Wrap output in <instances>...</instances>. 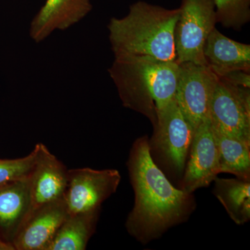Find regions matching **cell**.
I'll list each match as a JSON object with an SVG mask.
<instances>
[{"label": "cell", "mask_w": 250, "mask_h": 250, "mask_svg": "<svg viewBox=\"0 0 250 250\" xmlns=\"http://www.w3.org/2000/svg\"><path fill=\"white\" fill-rule=\"evenodd\" d=\"M213 194L236 225H243L250 220V181L223 179L218 177Z\"/></svg>", "instance_id": "e0dca14e"}, {"label": "cell", "mask_w": 250, "mask_h": 250, "mask_svg": "<svg viewBox=\"0 0 250 250\" xmlns=\"http://www.w3.org/2000/svg\"><path fill=\"white\" fill-rule=\"evenodd\" d=\"M220 78L223 79L231 84L250 88V72L236 70L229 72Z\"/></svg>", "instance_id": "ffe728a7"}, {"label": "cell", "mask_w": 250, "mask_h": 250, "mask_svg": "<svg viewBox=\"0 0 250 250\" xmlns=\"http://www.w3.org/2000/svg\"><path fill=\"white\" fill-rule=\"evenodd\" d=\"M212 125L235 139L250 143V90L218 77L210 108Z\"/></svg>", "instance_id": "ba28073f"}, {"label": "cell", "mask_w": 250, "mask_h": 250, "mask_svg": "<svg viewBox=\"0 0 250 250\" xmlns=\"http://www.w3.org/2000/svg\"><path fill=\"white\" fill-rule=\"evenodd\" d=\"M101 208L67 215L47 250H84L96 229Z\"/></svg>", "instance_id": "9a60e30c"}, {"label": "cell", "mask_w": 250, "mask_h": 250, "mask_svg": "<svg viewBox=\"0 0 250 250\" xmlns=\"http://www.w3.org/2000/svg\"><path fill=\"white\" fill-rule=\"evenodd\" d=\"M174 30L177 63L208 65L204 47L217 22L214 0H182Z\"/></svg>", "instance_id": "5b68a950"}, {"label": "cell", "mask_w": 250, "mask_h": 250, "mask_svg": "<svg viewBox=\"0 0 250 250\" xmlns=\"http://www.w3.org/2000/svg\"><path fill=\"white\" fill-rule=\"evenodd\" d=\"M220 173L218 152L210 116L197 126L179 188L193 193L208 187Z\"/></svg>", "instance_id": "9c48e42d"}, {"label": "cell", "mask_w": 250, "mask_h": 250, "mask_svg": "<svg viewBox=\"0 0 250 250\" xmlns=\"http://www.w3.org/2000/svg\"><path fill=\"white\" fill-rule=\"evenodd\" d=\"M14 246L8 242H4L0 238V250H14Z\"/></svg>", "instance_id": "44dd1931"}, {"label": "cell", "mask_w": 250, "mask_h": 250, "mask_svg": "<svg viewBox=\"0 0 250 250\" xmlns=\"http://www.w3.org/2000/svg\"><path fill=\"white\" fill-rule=\"evenodd\" d=\"M217 22L240 30L250 21V0H214Z\"/></svg>", "instance_id": "ac0fdd59"}, {"label": "cell", "mask_w": 250, "mask_h": 250, "mask_svg": "<svg viewBox=\"0 0 250 250\" xmlns=\"http://www.w3.org/2000/svg\"><path fill=\"white\" fill-rule=\"evenodd\" d=\"M149 139L152 160L166 176L182 179L195 130L187 121L175 99L157 115Z\"/></svg>", "instance_id": "277c9868"}, {"label": "cell", "mask_w": 250, "mask_h": 250, "mask_svg": "<svg viewBox=\"0 0 250 250\" xmlns=\"http://www.w3.org/2000/svg\"><path fill=\"white\" fill-rule=\"evenodd\" d=\"M179 64L175 100L193 129L210 116V103L218 77L208 65Z\"/></svg>", "instance_id": "8992f818"}, {"label": "cell", "mask_w": 250, "mask_h": 250, "mask_svg": "<svg viewBox=\"0 0 250 250\" xmlns=\"http://www.w3.org/2000/svg\"><path fill=\"white\" fill-rule=\"evenodd\" d=\"M121 181V173L116 169L68 170L64 197L69 213L101 208L103 202L116 192Z\"/></svg>", "instance_id": "52a82bcc"}, {"label": "cell", "mask_w": 250, "mask_h": 250, "mask_svg": "<svg viewBox=\"0 0 250 250\" xmlns=\"http://www.w3.org/2000/svg\"><path fill=\"white\" fill-rule=\"evenodd\" d=\"M212 124V123H211ZM218 152L220 173L250 181V143L225 134L212 125Z\"/></svg>", "instance_id": "2e32d148"}, {"label": "cell", "mask_w": 250, "mask_h": 250, "mask_svg": "<svg viewBox=\"0 0 250 250\" xmlns=\"http://www.w3.org/2000/svg\"><path fill=\"white\" fill-rule=\"evenodd\" d=\"M204 55L218 77L236 70L250 72V45L229 39L215 27L206 41Z\"/></svg>", "instance_id": "4fadbf2b"}, {"label": "cell", "mask_w": 250, "mask_h": 250, "mask_svg": "<svg viewBox=\"0 0 250 250\" xmlns=\"http://www.w3.org/2000/svg\"><path fill=\"white\" fill-rule=\"evenodd\" d=\"M69 215L65 197L47 204L36 211L15 237L17 250H47L62 224Z\"/></svg>", "instance_id": "8fae6325"}, {"label": "cell", "mask_w": 250, "mask_h": 250, "mask_svg": "<svg viewBox=\"0 0 250 250\" xmlns=\"http://www.w3.org/2000/svg\"><path fill=\"white\" fill-rule=\"evenodd\" d=\"M35 148L28 155L14 159H0V186L30 175L35 164Z\"/></svg>", "instance_id": "d6986e66"}, {"label": "cell", "mask_w": 250, "mask_h": 250, "mask_svg": "<svg viewBox=\"0 0 250 250\" xmlns=\"http://www.w3.org/2000/svg\"><path fill=\"white\" fill-rule=\"evenodd\" d=\"M149 138L141 136L130 149L126 166L135 200L125 228L142 244L159 239L188 221L197 207L193 193L174 187L151 157Z\"/></svg>", "instance_id": "6da1fadb"}, {"label": "cell", "mask_w": 250, "mask_h": 250, "mask_svg": "<svg viewBox=\"0 0 250 250\" xmlns=\"http://www.w3.org/2000/svg\"><path fill=\"white\" fill-rule=\"evenodd\" d=\"M180 8L167 9L139 1L121 18L108 24L115 58L177 62L174 30Z\"/></svg>", "instance_id": "7a4b0ae2"}, {"label": "cell", "mask_w": 250, "mask_h": 250, "mask_svg": "<svg viewBox=\"0 0 250 250\" xmlns=\"http://www.w3.org/2000/svg\"><path fill=\"white\" fill-rule=\"evenodd\" d=\"M92 8L90 0H46L31 21L29 36L40 42L54 31L65 30L80 22Z\"/></svg>", "instance_id": "7c38bea8"}, {"label": "cell", "mask_w": 250, "mask_h": 250, "mask_svg": "<svg viewBox=\"0 0 250 250\" xmlns=\"http://www.w3.org/2000/svg\"><path fill=\"white\" fill-rule=\"evenodd\" d=\"M108 71L123 106L146 116L154 127L158 113L175 99L179 64L115 58Z\"/></svg>", "instance_id": "3957f363"}, {"label": "cell", "mask_w": 250, "mask_h": 250, "mask_svg": "<svg viewBox=\"0 0 250 250\" xmlns=\"http://www.w3.org/2000/svg\"><path fill=\"white\" fill-rule=\"evenodd\" d=\"M34 148L36 156L30 174V208L26 222L41 207L63 197L67 183L68 170L62 161L42 143H38Z\"/></svg>", "instance_id": "30bf717a"}, {"label": "cell", "mask_w": 250, "mask_h": 250, "mask_svg": "<svg viewBox=\"0 0 250 250\" xmlns=\"http://www.w3.org/2000/svg\"><path fill=\"white\" fill-rule=\"evenodd\" d=\"M30 208V175L0 186V228L12 245Z\"/></svg>", "instance_id": "5bb4252c"}]
</instances>
